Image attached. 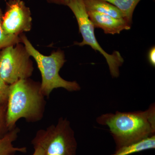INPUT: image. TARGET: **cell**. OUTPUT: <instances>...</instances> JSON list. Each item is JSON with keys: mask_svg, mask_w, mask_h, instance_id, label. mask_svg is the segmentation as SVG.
<instances>
[{"mask_svg": "<svg viewBox=\"0 0 155 155\" xmlns=\"http://www.w3.org/2000/svg\"><path fill=\"white\" fill-rule=\"evenodd\" d=\"M97 122L109 127L116 149L155 135V104L145 111L102 114Z\"/></svg>", "mask_w": 155, "mask_h": 155, "instance_id": "obj_1", "label": "cell"}, {"mask_svg": "<svg viewBox=\"0 0 155 155\" xmlns=\"http://www.w3.org/2000/svg\"><path fill=\"white\" fill-rule=\"evenodd\" d=\"M40 82L30 78L10 84L7 104L6 123L11 130L21 119L30 123L41 121L44 116L46 102Z\"/></svg>", "mask_w": 155, "mask_h": 155, "instance_id": "obj_2", "label": "cell"}, {"mask_svg": "<svg viewBox=\"0 0 155 155\" xmlns=\"http://www.w3.org/2000/svg\"><path fill=\"white\" fill-rule=\"evenodd\" d=\"M21 42L31 57L36 61L41 76V91L45 97H49L54 89L63 88L70 92L80 90L79 84L75 81H68L59 75L61 68L66 62L64 51L59 50L45 56L34 47L25 35H19Z\"/></svg>", "mask_w": 155, "mask_h": 155, "instance_id": "obj_3", "label": "cell"}, {"mask_svg": "<svg viewBox=\"0 0 155 155\" xmlns=\"http://www.w3.org/2000/svg\"><path fill=\"white\" fill-rule=\"evenodd\" d=\"M31 144L40 147L45 155H76L77 142L75 132L67 118L61 117L56 125L36 132Z\"/></svg>", "mask_w": 155, "mask_h": 155, "instance_id": "obj_4", "label": "cell"}, {"mask_svg": "<svg viewBox=\"0 0 155 155\" xmlns=\"http://www.w3.org/2000/svg\"><path fill=\"white\" fill-rule=\"evenodd\" d=\"M67 6L75 15L79 31L83 38L82 42H75V44L80 46L87 45L95 51H98L105 58L112 77H119V67L124 63V59L118 51H115L112 54H110L100 45L95 35V28L89 18L83 0H69Z\"/></svg>", "mask_w": 155, "mask_h": 155, "instance_id": "obj_5", "label": "cell"}, {"mask_svg": "<svg viewBox=\"0 0 155 155\" xmlns=\"http://www.w3.org/2000/svg\"><path fill=\"white\" fill-rule=\"evenodd\" d=\"M31 56L22 42L11 45L0 51V77L8 84L30 78L33 73Z\"/></svg>", "mask_w": 155, "mask_h": 155, "instance_id": "obj_6", "label": "cell"}, {"mask_svg": "<svg viewBox=\"0 0 155 155\" xmlns=\"http://www.w3.org/2000/svg\"><path fill=\"white\" fill-rule=\"evenodd\" d=\"M32 17L30 8L22 0H9L3 14L2 27L6 34L19 36L30 31Z\"/></svg>", "mask_w": 155, "mask_h": 155, "instance_id": "obj_7", "label": "cell"}, {"mask_svg": "<svg viewBox=\"0 0 155 155\" xmlns=\"http://www.w3.org/2000/svg\"><path fill=\"white\" fill-rule=\"evenodd\" d=\"M94 28H101L106 34L115 35L122 31L129 30L131 24L125 18H117L93 11H87Z\"/></svg>", "mask_w": 155, "mask_h": 155, "instance_id": "obj_8", "label": "cell"}, {"mask_svg": "<svg viewBox=\"0 0 155 155\" xmlns=\"http://www.w3.org/2000/svg\"><path fill=\"white\" fill-rule=\"evenodd\" d=\"M20 129L17 126L9 130L0 139V155H19L27 152L26 147H15L14 142L18 138Z\"/></svg>", "mask_w": 155, "mask_h": 155, "instance_id": "obj_9", "label": "cell"}, {"mask_svg": "<svg viewBox=\"0 0 155 155\" xmlns=\"http://www.w3.org/2000/svg\"><path fill=\"white\" fill-rule=\"evenodd\" d=\"M87 11H93L117 18H125L119 9L104 0H83Z\"/></svg>", "mask_w": 155, "mask_h": 155, "instance_id": "obj_10", "label": "cell"}, {"mask_svg": "<svg viewBox=\"0 0 155 155\" xmlns=\"http://www.w3.org/2000/svg\"><path fill=\"white\" fill-rule=\"evenodd\" d=\"M155 148V135L116 149L111 155H129Z\"/></svg>", "mask_w": 155, "mask_h": 155, "instance_id": "obj_11", "label": "cell"}, {"mask_svg": "<svg viewBox=\"0 0 155 155\" xmlns=\"http://www.w3.org/2000/svg\"><path fill=\"white\" fill-rule=\"evenodd\" d=\"M121 11L124 18L130 23L132 24V17L136 7L141 0H104Z\"/></svg>", "mask_w": 155, "mask_h": 155, "instance_id": "obj_12", "label": "cell"}, {"mask_svg": "<svg viewBox=\"0 0 155 155\" xmlns=\"http://www.w3.org/2000/svg\"><path fill=\"white\" fill-rule=\"evenodd\" d=\"M3 14L0 8V49L11 45L21 42L19 36L9 35L6 34L2 27V17Z\"/></svg>", "mask_w": 155, "mask_h": 155, "instance_id": "obj_13", "label": "cell"}, {"mask_svg": "<svg viewBox=\"0 0 155 155\" xmlns=\"http://www.w3.org/2000/svg\"><path fill=\"white\" fill-rule=\"evenodd\" d=\"M7 104L0 106V139L9 131L6 123Z\"/></svg>", "mask_w": 155, "mask_h": 155, "instance_id": "obj_14", "label": "cell"}, {"mask_svg": "<svg viewBox=\"0 0 155 155\" xmlns=\"http://www.w3.org/2000/svg\"><path fill=\"white\" fill-rule=\"evenodd\" d=\"M10 85L0 77V106L6 104L8 99Z\"/></svg>", "mask_w": 155, "mask_h": 155, "instance_id": "obj_15", "label": "cell"}, {"mask_svg": "<svg viewBox=\"0 0 155 155\" xmlns=\"http://www.w3.org/2000/svg\"><path fill=\"white\" fill-rule=\"evenodd\" d=\"M148 60L150 64L154 67L155 66V48L153 47L150 50L148 53Z\"/></svg>", "mask_w": 155, "mask_h": 155, "instance_id": "obj_16", "label": "cell"}, {"mask_svg": "<svg viewBox=\"0 0 155 155\" xmlns=\"http://www.w3.org/2000/svg\"><path fill=\"white\" fill-rule=\"evenodd\" d=\"M48 3L67 6L69 0H46Z\"/></svg>", "mask_w": 155, "mask_h": 155, "instance_id": "obj_17", "label": "cell"}, {"mask_svg": "<svg viewBox=\"0 0 155 155\" xmlns=\"http://www.w3.org/2000/svg\"><path fill=\"white\" fill-rule=\"evenodd\" d=\"M34 148V152L32 155H45L44 151L40 147H35Z\"/></svg>", "mask_w": 155, "mask_h": 155, "instance_id": "obj_18", "label": "cell"}]
</instances>
